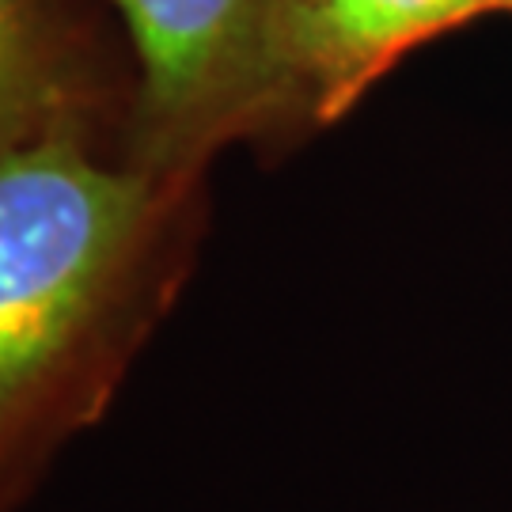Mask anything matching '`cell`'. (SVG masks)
<instances>
[{
	"label": "cell",
	"mask_w": 512,
	"mask_h": 512,
	"mask_svg": "<svg viewBox=\"0 0 512 512\" xmlns=\"http://www.w3.org/2000/svg\"><path fill=\"white\" fill-rule=\"evenodd\" d=\"M198 179L110 160L76 122L0 156V512L107 414L175 304Z\"/></svg>",
	"instance_id": "6da1fadb"
},
{
	"label": "cell",
	"mask_w": 512,
	"mask_h": 512,
	"mask_svg": "<svg viewBox=\"0 0 512 512\" xmlns=\"http://www.w3.org/2000/svg\"><path fill=\"white\" fill-rule=\"evenodd\" d=\"M133 50L126 152L167 179H205L228 145L281 137L270 0H110Z\"/></svg>",
	"instance_id": "7a4b0ae2"
},
{
	"label": "cell",
	"mask_w": 512,
	"mask_h": 512,
	"mask_svg": "<svg viewBox=\"0 0 512 512\" xmlns=\"http://www.w3.org/2000/svg\"><path fill=\"white\" fill-rule=\"evenodd\" d=\"M490 12L494 0H270L281 137L334 126L403 57Z\"/></svg>",
	"instance_id": "3957f363"
},
{
	"label": "cell",
	"mask_w": 512,
	"mask_h": 512,
	"mask_svg": "<svg viewBox=\"0 0 512 512\" xmlns=\"http://www.w3.org/2000/svg\"><path fill=\"white\" fill-rule=\"evenodd\" d=\"M114 92L65 0H0V156L61 126H99Z\"/></svg>",
	"instance_id": "277c9868"
},
{
	"label": "cell",
	"mask_w": 512,
	"mask_h": 512,
	"mask_svg": "<svg viewBox=\"0 0 512 512\" xmlns=\"http://www.w3.org/2000/svg\"><path fill=\"white\" fill-rule=\"evenodd\" d=\"M494 12H512V0H494Z\"/></svg>",
	"instance_id": "5b68a950"
}]
</instances>
